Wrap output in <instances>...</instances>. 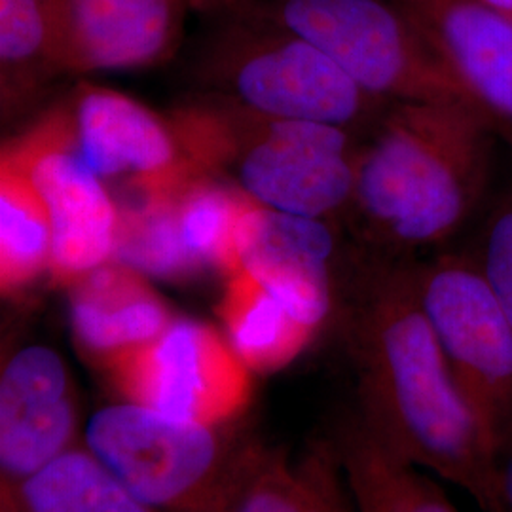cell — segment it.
I'll use <instances>...</instances> for the list:
<instances>
[{"label":"cell","mask_w":512,"mask_h":512,"mask_svg":"<svg viewBox=\"0 0 512 512\" xmlns=\"http://www.w3.org/2000/svg\"><path fill=\"white\" fill-rule=\"evenodd\" d=\"M482 4L490 6L497 14L512 21V0H480Z\"/></svg>","instance_id":"26"},{"label":"cell","mask_w":512,"mask_h":512,"mask_svg":"<svg viewBox=\"0 0 512 512\" xmlns=\"http://www.w3.org/2000/svg\"><path fill=\"white\" fill-rule=\"evenodd\" d=\"M188 156L253 202L344 230L363 137L200 93L169 114Z\"/></svg>","instance_id":"3"},{"label":"cell","mask_w":512,"mask_h":512,"mask_svg":"<svg viewBox=\"0 0 512 512\" xmlns=\"http://www.w3.org/2000/svg\"><path fill=\"white\" fill-rule=\"evenodd\" d=\"M54 228L27 175L0 158V287L19 293L50 274Z\"/></svg>","instance_id":"21"},{"label":"cell","mask_w":512,"mask_h":512,"mask_svg":"<svg viewBox=\"0 0 512 512\" xmlns=\"http://www.w3.org/2000/svg\"><path fill=\"white\" fill-rule=\"evenodd\" d=\"M109 372L124 399L184 420L228 421L249 391V368L226 336L188 317Z\"/></svg>","instance_id":"10"},{"label":"cell","mask_w":512,"mask_h":512,"mask_svg":"<svg viewBox=\"0 0 512 512\" xmlns=\"http://www.w3.org/2000/svg\"><path fill=\"white\" fill-rule=\"evenodd\" d=\"M330 439L355 512H459L437 476L378 439L357 412Z\"/></svg>","instance_id":"17"},{"label":"cell","mask_w":512,"mask_h":512,"mask_svg":"<svg viewBox=\"0 0 512 512\" xmlns=\"http://www.w3.org/2000/svg\"><path fill=\"white\" fill-rule=\"evenodd\" d=\"M338 315L357 378V414L397 454L499 512L497 448L452 374L414 287L410 260L359 249Z\"/></svg>","instance_id":"1"},{"label":"cell","mask_w":512,"mask_h":512,"mask_svg":"<svg viewBox=\"0 0 512 512\" xmlns=\"http://www.w3.org/2000/svg\"><path fill=\"white\" fill-rule=\"evenodd\" d=\"M501 124L471 103H391L361 141L344 230L357 249L414 260L473 219Z\"/></svg>","instance_id":"2"},{"label":"cell","mask_w":512,"mask_h":512,"mask_svg":"<svg viewBox=\"0 0 512 512\" xmlns=\"http://www.w3.org/2000/svg\"><path fill=\"white\" fill-rule=\"evenodd\" d=\"M499 512H512V433L497 454Z\"/></svg>","instance_id":"25"},{"label":"cell","mask_w":512,"mask_h":512,"mask_svg":"<svg viewBox=\"0 0 512 512\" xmlns=\"http://www.w3.org/2000/svg\"><path fill=\"white\" fill-rule=\"evenodd\" d=\"M65 103L84 160L131 200L175 194L202 173L169 114L95 84H80Z\"/></svg>","instance_id":"9"},{"label":"cell","mask_w":512,"mask_h":512,"mask_svg":"<svg viewBox=\"0 0 512 512\" xmlns=\"http://www.w3.org/2000/svg\"><path fill=\"white\" fill-rule=\"evenodd\" d=\"M207 16L213 25L192 61L200 93L272 118L340 126L359 137L391 105L363 90L306 38L243 14Z\"/></svg>","instance_id":"4"},{"label":"cell","mask_w":512,"mask_h":512,"mask_svg":"<svg viewBox=\"0 0 512 512\" xmlns=\"http://www.w3.org/2000/svg\"><path fill=\"white\" fill-rule=\"evenodd\" d=\"M2 488L21 512H162L126 490L82 444L27 480Z\"/></svg>","instance_id":"20"},{"label":"cell","mask_w":512,"mask_h":512,"mask_svg":"<svg viewBox=\"0 0 512 512\" xmlns=\"http://www.w3.org/2000/svg\"><path fill=\"white\" fill-rule=\"evenodd\" d=\"M226 512H355L332 439L291 459L260 450Z\"/></svg>","instance_id":"18"},{"label":"cell","mask_w":512,"mask_h":512,"mask_svg":"<svg viewBox=\"0 0 512 512\" xmlns=\"http://www.w3.org/2000/svg\"><path fill=\"white\" fill-rule=\"evenodd\" d=\"M236 2H241V0H203L202 6H200L196 12H200V14H209V12H215V10H220V8H226V6L236 4Z\"/></svg>","instance_id":"27"},{"label":"cell","mask_w":512,"mask_h":512,"mask_svg":"<svg viewBox=\"0 0 512 512\" xmlns=\"http://www.w3.org/2000/svg\"><path fill=\"white\" fill-rule=\"evenodd\" d=\"M82 446L162 512H226L258 452L226 421L175 418L128 399L93 412Z\"/></svg>","instance_id":"5"},{"label":"cell","mask_w":512,"mask_h":512,"mask_svg":"<svg viewBox=\"0 0 512 512\" xmlns=\"http://www.w3.org/2000/svg\"><path fill=\"white\" fill-rule=\"evenodd\" d=\"M203 4V0H192V10H194V12H196V10H198V8H200V6H202Z\"/></svg>","instance_id":"29"},{"label":"cell","mask_w":512,"mask_h":512,"mask_svg":"<svg viewBox=\"0 0 512 512\" xmlns=\"http://www.w3.org/2000/svg\"><path fill=\"white\" fill-rule=\"evenodd\" d=\"M80 74L135 71L179 52L192 0H71Z\"/></svg>","instance_id":"16"},{"label":"cell","mask_w":512,"mask_h":512,"mask_svg":"<svg viewBox=\"0 0 512 512\" xmlns=\"http://www.w3.org/2000/svg\"><path fill=\"white\" fill-rule=\"evenodd\" d=\"M217 12L264 19L306 38L387 103L478 107L433 44L389 0H241L209 14Z\"/></svg>","instance_id":"6"},{"label":"cell","mask_w":512,"mask_h":512,"mask_svg":"<svg viewBox=\"0 0 512 512\" xmlns=\"http://www.w3.org/2000/svg\"><path fill=\"white\" fill-rule=\"evenodd\" d=\"M0 158L19 167L37 188L54 228L50 279L71 287L82 275L114 258L118 202L84 160L65 101L42 110Z\"/></svg>","instance_id":"8"},{"label":"cell","mask_w":512,"mask_h":512,"mask_svg":"<svg viewBox=\"0 0 512 512\" xmlns=\"http://www.w3.org/2000/svg\"><path fill=\"white\" fill-rule=\"evenodd\" d=\"M503 137L512 145V129H503ZM471 256L512 321V186L488 209Z\"/></svg>","instance_id":"24"},{"label":"cell","mask_w":512,"mask_h":512,"mask_svg":"<svg viewBox=\"0 0 512 512\" xmlns=\"http://www.w3.org/2000/svg\"><path fill=\"white\" fill-rule=\"evenodd\" d=\"M118 236L114 260L147 275L184 283L205 274L188 251L173 205V194L162 198L118 202Z\"/></svg>","instance_id":"23"},{"label":"cell","mask_w":512,"mask_h":512,"mask_svg":"<svg viewBox=\"0 0 512 512\" xmlns=\"http://www.w3.org/2000/svg\"><path fill=\"white\" fill-rule=\"evenodd\" d=\"M251 203L234 184L203 171L173 194L184 243L205 272H238L239 222Z\"/></svg>","instance_id":"22"},{"label":"cell","mask_w":512,"mask_h":512,"mask_svg":"<svg viewBox=\"0 0 512 512\" xmlns=\"http://www.w3.org/2000/svg\"><path fill=\"white\" fill-rule=\"evenodd\" d=\"M427 38L478 107L512 129V21L480 0H389Z\"/></svg>","instance_id":"13"},{"label":"cell","mask_w":512,"mask_h":512,"mask_svg":"<svg viewBox=\"0 0 512 512\" xmlns=\"http://www.w3.org/2000/svg\"><path fill=\"white\" fill-rule=\"evenodd\" d=\"M80 74L71 0H0V112L16 122Z\"/></svg>","instance_id":"15"},{"label":"cell","mask_w":512,"mask_h":512,"mask_svg":"<svg viewBox=\"0 0 512 512\" xmlns=\"http://www.w3.org/2000/svg\"><path fill=\"white\" fill-rule=\"evenodd\" d=\"M219 313L226 340L258 372L287 365L315 334L245 270L226 277Z\"/></svg>","instance_id":"19"},{"label":"cell","mask_w":512,"mask_h":512,"mask_svg":"<svg viewBox=\"0 0 512 512\" xmlns=\"http://www.w3.org/2000/svg\"><path fill=\"white\" fill-rule=\"evenodd\" d=\"M421 310L452 374L494 439L512 433V321L471 253L410 260Z\"/></svg>","instance_id":"7"},{"label":"cell","mask_w":512,"mask_h":512,"mask_svg":"<svg viewBox=\"0 0 512 512\" xmlns=\"http://www.w3.org/2000/svg\"><path fill=\"white\" fill-rule=\"evenodd\" d=\"M67 289L74 344L107 370L150 346L177 317L147 275L114 258Z\"/></svg>","instance_id":"14"},{"label":"cell","mask_w":512,"mask_h":512,"mask_svg":"<svg viewBox=\"0 0 512 512\" xmlns=\"http://www.w3.org/2000/svg\"><path fill=\"white\" fill-rule=\"evenodd\" d=\"M78 404L59 351L29 344L0 372V475L14 486L78 446Z\"/></svg>","instance_id":"12"},{"label":"cell","mask_w":512,"mask_h":512,"mask_svg":"<svg viewBox=\"0 0 512 512\" xmlns=\"http://www.w3.org/2000/svg\"><path fill=\"white\" fill-rule=\"evenodd\" d=\"M0 512H21L14 497L4 488H2V499H0Z\"/></svg>","instance_id":"28"},{"label":"cell","mask_w":512,"mask_h":512,"mask_svg":"<svg viewBox=\"0 0 512 512\" xmlns=\"http://www.w3.org/2000/svg\"><path fill=\"white\" fill-rule=\"evenodd\" d=\"M342 228L327 220L281 213L251 203L239 222L238 270L317 332L338 313Z\"/></svg>","instance_id":"11"}]
</instances>
